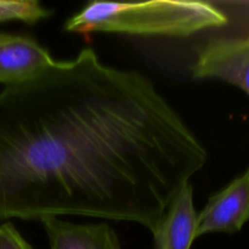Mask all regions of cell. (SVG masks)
<instances>
[{"mask_svg":"<svg viewBox=\"0 0 249 249\" xmlns=\"http://www.w3.org/2000/svg\"><path fill=\"white\" fill-rule=\"evenodd\" d=\"M206 148L139 72L85 48L0 92V220L157 226Z\"/></svg>","mask_w":249,"mask_h":249,"instance_id":"6da1fadb","label":"cell"},{"mask_svg":"<svg viewBox=\"0 0 249 249\" xmlns=\"http://www.w3.org/2000/svg\"><path fill=\"white\" fill-rule=\"evenodd\" d=\"M228 23L229 16L225 11L211 1H90L67 19L65 31L80 34L105 32L187 38Z\"/></svg>","mask_w":249,"mask_h":249,"instance_id":"7a4b0ae2","label":"cell"},{"mask_svg":"<svg viewBox=\"0 0 249 249\" xmlns=\"http://www.w3.org/2000/svg\"><path fill=\"white\" fill-rule=\"evenodd\" d=\"M191 73L197 79H218L249 96V33L215 36L197 48Z\"/></svg>","mask_w":249,"mask_h":249,"instance_id":"3957f363","label":"cell"},{"mask_svg":"<svg viewBox=\"0 0 249 249\" xmlns=\"http://www.w3.org/2000/svg\"><path fill=\"white\" fill-rule=\"evenodd\" d=\"M249 221V167L228 186L209 197L197 214L196 238L208 233H235Z\"/></svg>","mask_w":249,"mask_h":249,"instance_id":"277c9868","label":"cell"},{"mask_svg":"<svg viewBox=\"0 0 249 249\" xmlns=\"http://www.w3.org/2000/svg\"><path fill=\"white\" fill-rule=\"evenodd\" d=\"M53 63L50 53L34 39L0 32V83L5 87L29 82Z\"/></svg>","mask_w":249,"mask_h":249,"instance_id":"5b68a950","label":"cell"},{"mask_svg":"<svg viewBox=\"0 0 249 249\" xmlns=\"http://www.w3.org/2000/svg\"><path fill=\"white\" fill-rule=\"evenodd\" d=\"M197 212L190 182L178 191L151 232L155 249H190L196 240Z\"/></svg>","mask_w":249,"mask_h":249,"instance_id":"8992f818","label":"cell"},{"mask_svg":"<svg viewBox=\"0 0 249 249\" xmlns=\"http://www.w3.org/2000/svg\"><path fill=\"white\" fill-rule=\"evenodd\" d=\"M41 224L51 249H122L116 231L107 224H74L60 218Z\"/></svg>","mask_w":249,"mask_h":249,"instance_id":"52a82bcc","label":"cell"},{"mask_svg":"<svg viewBox=\"0 0 249 249\" xmlns=\"http://www.w3.org/2000/svg\"><path fill=\"white\" fill-rule=\"evenodd\" d=\"M50 15V10L36 0H0V22L22 21L33 24Z\"/></svg>","mask_w":249,"mask_h":249,"instance_id":"ba28073f","label":"cell"},{"mask_svg":"<svg viewBox=\"0 0 249 249\" xmlns=\"http://www.w3.org/2000/svg\"><path fill=\"white\" fill-rule=\"evenodd\" d=\"M0 249H34L11 223L0 225Z\"/></svg>","mask_w":249,"mask_h":249,"instance_id":"9c48e42d","label":"cell"}]
</instances>
